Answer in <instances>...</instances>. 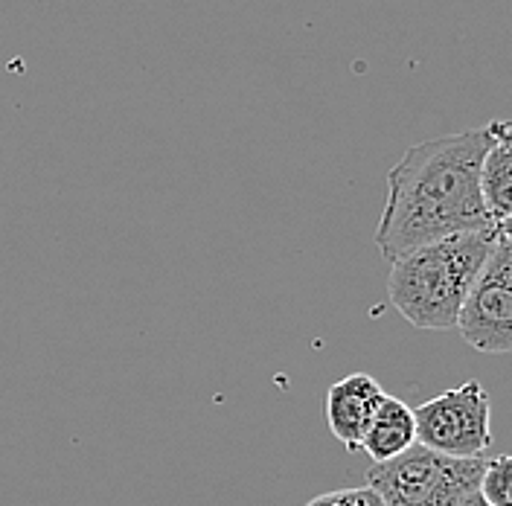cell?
<instances>
[{
  "label": "cell",
  "instance_id": "1",
  "mask_svg": "<svg viewBox=\"0 0 512 506\" xmlns=\"http://www.w3.org/2000/svg\"><path fill=\"white\" fill-rule=\"evenodd\" d=\"M492 128L460 131L411 146L387 172L376 248L387 262L431 242L492 227L480 195V166Z\"/></svg>",
  "mask_w": 512,
  "mask_h": 506
},
{
  "label": "cell",
  "instance_id": "2",
  "mask_svg": "<svg viewBox=\"0 0 512 506\" xmlns=\"http://www.w3.org/2000/svg\"><path fill=\"white\" fill-rule=\"evenodd\" d=\"M498 227L460 233L422 245L390 262L387 294L396 312L416 329H457L460 309L495 248Z\"/></svg>",
  "mask_w": 512,
  "mask_h": 506
},
{
  "label": "cell",
  "instance_id": "3",
  "mask_svg": "<svg viewBox=\"0 0 512 506\" xmlns=\"http://www.w3.org/2000/svg\"><path fill=\"white\" fill-rule=\"evenodd\" d=\"M486 457H446L425 445H411L405 454L373 463L367 486L384 506H463L480 489Z\"/></svg>",
  "mask_w": 512,
  "mask_h": 506
},
{
  "label": "cell",
  "instance_id": "4",
  "mask_svg": "<svg viewBox=\"0 0 512 506\" xmlns=\"http://www.w3.org/2000/svg\"><path fill=\"white\" fill-rule=\"evenodd\" d=\"M416 443L446 457L472 460L492 448V402L480 381H463L414 411Z\"/></svg>",
  "mask_w": 512,
  "mask_h": 506
},
{
  "label": "cell",
  "instance_id": "5",
  "mask_svg": "<svg viewBox=\"0 0 512 506\" xmlns=\"http://www.w3.org/2000/svg\"><path fill=\"white\" fill-rule=\"evenodd\" d=\"M457 329L478 352H512V245L507 239H495V248L460 309Z\"/></svg>",
  "mask_w": 512,
  "mask_h": 506
},
{
  "label": "cell",
  "instance_id": "6",
  "mask_svg": "<svg viewBox=\"0 0 512 506\" xmlns=\"http://www.w3.org/2000/svg\"><path fill=\"white\" fill-rule=\"evenodd\" d=\"M384 393L382 384L367 373H352L335 381L326 393V422L329 431L347 451H361L367 425L379 408Z\"/></svg>",
  "mask_w": 512,
  "mask_h": 506
},
{
  "label": "cell",
  "instance_id": "7",
  "mask_svg": "<svg viewBox=\"0 0 512 506\" xmlns=\"http://www.w3.org/2000/svg\"><path fill=\"white\" fill-rule=\"evenodd\" d=\"M492 146L480 166V195L489 219L498 224L512 216V123L495 120Z\"/></svg>",
  "mask_w": 512,
  "mask_h": 506
},
{
  "label": "cell",
  "instance_id": "8",
  "mask_svg": "<svg viewBox=\"0 0 512 506\" xmlns=\"http://www.w3.org/2000/svg\"><path fill=\"white\" fill-rule=\"evenodd\" d=\"M411 445H416L414 408L396 396H384L367 425L361 451L370 454L373 463H387V460L405 454Z\"/></svg>",
  "mask_w": 512,
  "mask_h": 506
},
{
  "label": "cell",
  "instance_id": "9",
  "mask_svg": "<svg viewBox=\"0 0 512 506\" xmlns=\"http://www.w3.org/2000/svg\"><path fill=\"white\" fill-rule=\"evenodd\" d=\"M478 492L492 506H512V454L486 460Z\"/></svg>",
  "mask_w": 512,
  "mask_h": 506
},
{
  "label": "cell",
  "instance_id": "10",
  "mask_svg": "<svg viewBox=\"0 0 512 506\" xmlns=\"http://www.w3.org/2000/svg\"><path fill=\"white\" fill-rule=\"evenodd\" d=\"M306 506H384L382 498L370 486H355V489H335L312 498Z\"/></svg>",
  "mask_w": 512,
  "mask_h": 506
},
{
  "label": "cell",
  "instance_id": "11",
  "mask_svg": "<svg viewBox=\"0 0 512 506\" xmlns=\"http://www.w3.org/2000/svg\"><path fill=\"white\" fill-rule=\"evenodd\" d=\"M495 227H498V236H501V239H507V242L512 245V216L510 219H504V222H498Z\"/></svg>",
  "mask_w": 512,
  "mask_h": 506
},
{
  "label": "cell",
  "instance_id": "12",
  "mask_svg": "<svg viewBox=\"0 0 512 506\" xmlns=\"http://www.w3.org/2000/svg\"><path fill=\"white\" fill-rule=\"evenodd\" d=\"M463 506H492V504H489L480 492H475V495H469V498L463 501Z\"/></svg>",
  "mask_w": 512,
  "mask_h": 506
}]
</instances>
